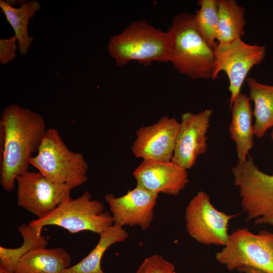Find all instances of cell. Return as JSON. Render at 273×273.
Returning <instances> with one entry per match:
<instances>
[{"label":"cell","mask_w":273,"mask_h":273,"mask_svg":"<svg viewBox=\"0 0 273 273\" xmlns=\"http://www.w3.org/2000/svg\"><path fill=\"white\" fill-rule=\"evenodd\" d=\"M43 117L17 104L6 107L0 119V183L12 191L18 176L28 170L47 130Z\"/></svg>","instance_id":"1"},{"label":"cell","mask_w":273,"mask_h":273,"mask_svg":"<svg viewBox=\"0 0 273 273\" xmlns=\"http://www.w3.org/2000/svg\"><path fill=\"white\" fill-rule=\"evenodd\" d=\"M167 32L170 42L169 62L175 69L192 79L212 78L214 51L197 30L194 15H176Z\"/></svg>","instance_id":"2"},{"label":"cell","mask_w":273,"mask_h":273,"mask_svg":"<svg viewBox=\"0 0 273 273\" xmlns=\"http://www.w3.org/2000/svg\"><path fill=\"white\" fill-rule=\"evenodd\" d=\"M107 50L118 66L131 61L148 66L154 62L169 61L170 42L167 31L142 20L131 22L121 32L113 35Z\"/></svg>","instance_id":"3"},{"label":"cell","mask_w":273,"mask_h":273,"mask_svg":"<svg viewBox=\"0 0 273 273\" xmlns=\"http://www.w3.org/2000/svg\"><path fill=\"white\" fill-rule=\"evenodd\" d=\"M29 163L50 180L72 189L87 180L88 164L84 157L70 150L55 128L47 129L37 154Z\"/></svg>","instance_id":"4"},{"label":"cell","mask_w":273,"mask_h":273,"mask_svg":"<svg viewBox=\"0 0 273 273\" xmlns=\"http://www.w3.org/2000/svg\"><path fill=\"white\" fill-rule=\"evenodd\" d=\"M104 209L101 201L93 200L92 194L85 191L76 199L70 198L62 202L46 217L29 224L39 233L44 226L55 225L71 233L90 231L100 235L114 224L111 213Z\"/></svg>","instance_id":"5"},{"label":"cell","mask_w":273,"mask_h":273,"mask_svg":"<svg viewBox=\"0 0 273 273\" xmlns=\"http://www.w3.org/2000/svg\"><path fill=\"white\" fill-rule=\"evenodd\" d=\"M246 219L273 226V175L262 171L248 156L232 169Z\"/></svg>","instance_id":"6"},{"label":"cell","mask_w":273,"mask_h":273,"mask_svg":"<svg viewBox=\"0 0 273 273\" xmlns=\"http://www.w3.org/2000/svg\"><path fill=\"white\" fill-rule=\"evenodd\" d=\"M215 257L230 271L248 267L273 273V233L262 230L254 234L247 228L237 229Z\"/></svg>","instance_id":"7"},{"label":"cell","mask_w":273,"mask_h":273,"mask_svg":"<svg viewBox=\"0 0 273 273\" xmlns=\"http://www.w3.org/2000/svg\"><path fill=\"white\" fill-rule=\"evenodd\" d=\"M213 51L215 62L212 79L215 80L221 71L226 74L229 80L231 108L241 94L248 72L263 61L266 49L263 46L248 44L239 38L230 43H217Z\"/></svg>","instance_id":"8"},{"label":"cell","mask_w":273,"mask_h":273,"mask_svg":"<svg viewBox=\"0 0 273 273\" xmlns=\"http://www.w3.org/2000/svg\"><path fill=\"white\" fill-rule=\"evenodd\" d=\"M236 216L219 211L212 205L208 194L200 191L186 208V229L189 236L200 244L223 247L229 238V222Z\"/></svg>","instance_id":"9"},{"label":"cell","mask_w":273,"mask_h":273,"mask_svg":"<svg viewBox=\"0 0 273 273\" xmlns=\"http://www.w3.org/2000/svg\"><path fill=\"white\" fill-rule=\"evenodd\" d=\"M17 204L35 215L37 219L49 214L71 198L72 190L65 184L55 183L39 171H26L17 177Z\"/></svg>","instance_id":"10"},{"label":"cell","mask_w":273,"mask_h":273,"mask_svg":"<svg viewBox=\"0 0 273 273\" xmlns=\"http://www.w3.org/2000/svg\"><path fill=\"white\" fill-rule=\"evenodd\" d=\"M212 113L211 109H206L196 114L187 112L181 115L171 161L187 170L206 153V133Z\"/></svg>","instance_id":"11"},{"label":"cell","mask_w":273,"mask_h":273,"mask_svg":"<svg viewBox=\"0 0 273 273\" xmlns=\"http://www.w3.org/2000/svg\"><path fill=\"white\" fill-rule=\"evenodd\" d=\"M179 127L175 117L163 116L156 123L139 128L132 153L143 160L171 161Z\"/></svg>","instance_id":"12"},{"label":"cell","mask_w":273,"mask_h":273,"mask_svg":"<svg viewBox=\"0 0 273 273\" xmlns=\"http://www.w3.org/2000/svg\"><path fill=\"white\" fill-rule=\"evenodd\" d=\"M158 194L136 186L120 197L112 194L105 197L114 224L122 227L138 226L146 230L154 219V208Z\"/></svg>","instance_id":"13"},{"label":"cell","mask_w":273,"mask_h":273,"mask_svg":"<svg viewBox=\"0 0 273 273\" xmlns=\"http://www.w3.org/2000/svg\"><path fill=\"white\" fill-rule=\"evenodd\" d=\"M132 174L136 186L158 194L177 196L189 182L187 170L172 161L143 160Z\"/></svg>","instance_id":"14"},{"label":"cell","mask_w":273,"mask_h":273,"mask_svg":"<svg viewBox=\"0 0 273 273\" xmlns=\"http://www.w3.org/2000/svg\"><path fill=\"white\" fill-rule=\"evenodd\" d=\"M232 120L229 132L235 143L238 162H243L248 158L253 145V111L250 100L244 94H240L230 108Z\"/></svg>","instance_id":"15"},{"label":"cell","mask_w":273,"mask_h":273,"mask_svg":"<svg viewBox=\"0 0 273 273\" xmlns=\"http://www.w3.org/2000/svg\"><path fill=\"white\" fill-rule=\"evenodd\" d=\"M71 262L70 254L62 247H37L20 259L14 273H62Z\"/></svg>","instance_id":"16"},{"label":"cell","mask_w":273,"mask_h":273,"mask_svg":"<svg viewBox=\"0 0 273 273\" xmlns=\"http://www.w3.org/2000/svg\"><path fill=\"white\" fill-rule=\"evenodd\" d=\"M246 80L249 89V98L254 104V133L260 139L273 127V85L258 82L252 77L247 78Z\"/></svg>","instance_id":"17"},{"label":"cell","mask_w":273,"mask_h":273,"mask_svg":"<svg viewBox=\"0 0 273 273\" xmlns=\"http://www.w3.org/2000/svg\"><path fill=\"white\" fill-rule=\"evenodd\" d=\"M0 8L7 21L13 28L18 42L19 53L27 54L34 38L28 32L30 18L40 9V4L36 1L23 2L18 8L14 7L7 1H0Z\"/></svg>","instance_id":"18"},{"label":"cell","mask_w":273,"mask_h":273,"mask_svg":"<svg viewBox=\"0 0 273 273\" xmlns=\"http://www.w3.org/2000/svg\"><path fill=\"white\" fill-rule=\"evenodd\" d=\"M99 240L90 253L77 264L62 273H105L101 260L106 251L112 245L126 241L129 236L123 227L114 224L99 235Z\"/></svg>","instance_id":"19"},{"label":"cell","mask_w":273,"mask_h":273,"mask_svg":"<svg viewBox=\"0 0 273 273\" xmlns=\"http://www.w3.org/2000/svg\"><path fill=\"white\" fill-rule=\"evenodd\" d=\"M217 40L230 43L245 35V9L235 0H218Z\"/></svg>","instance_id":"20"},{"label":"cell","mask_w":273,"mask_h":273,"mask_svg":"<svg viewBox=\"0 0 273 273\" xmlns=\"http://www.w3.org/2000/svg\"><path fill=\"white\" fill-rule=\"evenodd\" d=\"M23 242L18 248H10L0 246V267L14 272L20 259L32 249L48 245L47 239L29 224H23L18 228Z\"/></svg>","instance_id":"21"},{"label":"cell","mask_w":273,"mask_h":273,"mask_svg":"<svg viewBox=\"0 0 273 273\" xmlns=\"http://www.w3.org/2000/svg\"><path fill=\"white\" fill-rule=\"evenodd\" d=\"M200 9L194 15L195 27L212 48L217 44L218 22L217 0H201L199 2Z\"/></svg>","instance_id":"22"},{"label":"cell","mask_w":273,"mask_h":273,"mask_svg":"<svg viewBox=\"0 0 273 273\" xmlns=\"http://www.w3.org/2000/svg\"><path fill=\"white\" fill-rule=\"evenodd\" d=\"M173 268H175L173 263L161 255L154 254L146 258L135 273H166Z\"/></svg>","instance_id":"23"},{"label":"cell","mask_w":273,"mask_h":273,"mask_svg":"<svg viewBox=\"0 0 273 273\" xmlns=\"http://www.w3.org/2000/svg\"><path fill=\"white\" fill-rule=\"evenodd\" d=\"M17 39L15 35L0 39V62L7 64L12 62L16 56Z\"/></svg>","instance_id":"24"},{"label":"cell","mask_w":273,"mask_h":273,"mask_svg":"<svg viewBox=\"0 0 273 273\" xmlns=\"http://www.w3.org/2000/svg\"><path fill=\"white\" fill-rule=\"evenodd\" d=\"M238 270L244 273H267L258 269L248 267H242L239 269Z\"/></svg>","instance_id":"25"},{"label":"cell","mask_w":273,"mask_h":273,"mask_svg":"<svg viewBox=\"0 0 273 273\" xmlns=\"http://www.w3.org/2000/svg\"><path fill=\"white\" fill-rule=\"evenodd\" d=\"M0 273H14V272H10L6 269H5L4 268L0 267Z\"/></svg>","instance_id":"26"},{"label":"cell","mask_w":273,"mask_h":273,"mask_svg":"<svg viewBox=\"0 0 273 273\" xmlns=\"http://www.w3.org/2000/svg\"><path fill=\"white\" fill-rule=\"evenodd\" d=\"M166 273H176V272L175 271V268L170 269V270L167 271Z\"/></svg>","instance_id":"27"},{"label":"cell","mask_w":273,"mask_h":273,"mask_svg":"<svg viewBox=\"0 0 273 273\" xmlns=\"http://www.w3.org/2000/svg\"><path fill=\"white\" fill-rule=\"evenodd\" d=\"M271 138L273 141V127H272V131H271Z\"/></svg>","instance_id":"28"}]
</instances>
